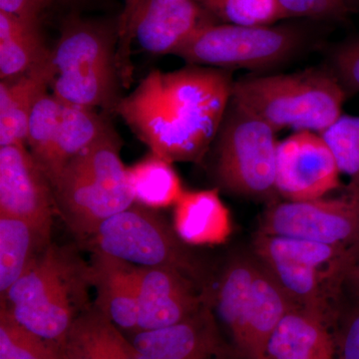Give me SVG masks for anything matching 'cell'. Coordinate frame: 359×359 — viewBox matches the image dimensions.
Here are the masks:
<instances>
[{
  "instance_id": "cell-30",
  "label": "cell",
  "mask_w": 359,
  "mask_h": 359,
  "mask_svg": "<svg viewBox=\"0 0 359 359\" xmlns=\"http://www.w3.org/2000/svg\"><path fill=\"white\" fill-rule=\"evenodd\" d=\"M332 327L334 359H359V302L344 297Z\"/></svg>"
},
{
  "instance_id": "cell-23",
  "label": "cell",
  "mask_w": 359,
  "mask_h": 359,
  "mask_svg": "<svg viewBox=\"0 0 359 359\" xmlns=\"http://www.w3.org/2000/svg\"><path fill=\"white\" fill-rule=\"evenodd\" d=\"M51 244L46 242L27 222L0 215L1 297L25 275L36 257Z\"/></svg>"
},
{
  "instance_id": "cell-6",
  "label": "cell",
  "mask_w": 359,
  "mask_h": 359,
  "mask_svg": "<svg viewBox=\"0 0 359 359\" xmlns=\"http://www.w3.org/2000/svg\"><path fill=\"white\" fill-rule=\"evenodd\" d=\"M118 28L70 16L52 49V94L62 102L113 111L122 80L115 45Z\"/></svg>"
},
{
  "instance_id": "cell-4",
  "label": "cell",
  "mask_w": 359,
  "mask_h": 359,
  "mask_svg": "<svg viewBox=\"0 0 359 359\" xmlns=\"http://www.w3.org/2000/svg\"><path fill=\"white\" fill-rule=\"evenodd\" d=\"M122 141L113 126L72 158L51 184L56 210L82 243L135 204Z\"/></svg>"
},
{
  "instance_id": "cell-15",
  "label": "cell",
  "mask_w": 359,
  "mask_h": 359,
  "mask_svg": "<svg viewBox=\"0 0 359 359\" xmlns=\"http://www.w3.org/2000/svg\"><path fill=\"white\" fill-rule=\"evenodd\" d=\"M137 359H244L219 325L212 304L179 325L132 335Z\"/></svg>"
},
{
  "instance_id": "cell-13",
  "label": "cell",
  "mask_w": 359,
  "mask_h": 359,
  "mask_svg": "<svg viewBox=\"0 0 359 359\" xmlns=\"http://www.w3.org/2000/svg\"><path fill=\"white\" fill-rule=\"evenodd\" d=\"M339 168L330 146L318 132L297 131L278 142L276 185L287 201L325 198L340 185Z\"/></svg>"
},
{
  "instance_id": "cell-3",
  "label": "cell",
  "mask_w": 359,
  "mask_h": 359,
  "mask_svg": "<svg viewBox=\"0 0 359 359\" xmlns=\"http://www.w3.org/2000/svg\"><path fill=\"white\" fill-rule=\"evenodd\" d=\"M294 308L297 304L254 252H237L226 259L214 289L212 309L243 358L266 359L269 337Z\"/></svg>"
},
{
  "instance_id": "cell-8",
  "label": "cell",
  "mask_w": 359,
  "mask_h": 359,
  "mask_svg": "<svg viewBox=\"0 0 359 359\" xmlns=\"http://www.w3.org/2000/svg\"><path fill=\"white\" fill-rule=\"evenodd\" d=\"M83 245L134 266L178 269L208 292L214 290L207 264L156 210L134 204L104 221Z\"/></svg>"
},
{
  "instance_id": "cell-17",
  "label": "cell",
  "mask_w": 359,
  "mask_h": 359,
  "mask_svg": "<svg viewBox=\"0 0 359 359\" xmlns=\"http://www.w3.org/2000/svg\"><path fill=\"white\" fill-rule=\"evenodd\" d=\"M88 264L96 308L122 332L134 334L138 321L137 266L99 252H91Z\"/></svg>"
},
{
  "instance_id": "cell-22",
  "label": "cell",
  "mask_w": 359,
  "mask_h": 359,
  "mask_svg": "<svg viewBox=\"0 0 359 359\" xmlns=\"http://www.w3.org/2000/svg\"><path fill=\"white\" fill-rule=\"evenodd\" d=\"M52 49L45 44L39 23L0 13V78L25 74L48 60Z\"/></svg>"
},
{
  "instance_id": "cell-16",
  "label": "cell",
  "mask_w": 359,
  "mask_h": 359,
  "mask_svg": "<svg viewBox=\"0 0 359 359\" xmlns=\"http://www.w3.org/2000/svg\"><path fill=\"white\" fill-rule=\"evenodd\" d=\"M216 22L198 0H143L132 23L130 42L155 55L173 53L194 32Z\"/></svg>"
},
{
  "instance_id": "cell-34",
  "label": "cell",
  "mask_w": 359,
  "mask_h": 359,
  "mask_svg": "<svg viewBox=\"0 0 359 359\" xmlns=\"http://www.w3.org/2000/svg\"><path fill=\"white\" fill-rule=\"evenodd\" d=\"M51 0H0V13L18 20L39 23L40 18Z\"/></svg>"
},
{
  "instance_id": "cell-27",
  "label": "cell",
  "mask_w": 359,
  "mask_h": 359,
  "mask_svg": "<svg viewBox=\"0 0 359 359\" xmlns=\"http://www.w3.org/2000/svg\"><path fill=\"white\" fill-rule=\"evenodd\" d=\"M0 359H61L58 346L20 325L0 306Z\"/></svg>"
},
{
  "instance_id": "cell-37",
  "label": "cell",
  "mask_w": 359,
  "mask_h": 359,
  "mask_svg": "<svg viewBox=\"0 0 359 359\" xmlns=\"http://www.w3.org/2000/svg\"><path fill=\"white\" fill-rule=\"evenodd\" d=\"M344 1L351 11H353L359 6V0H344Z\"/></svg>"
},
{
  "instance_id": "cell-26",
  "label": "cell",
  "mask_w": 359,
  "mask_h": 359,
  "mask_svg": "<svg viewBox=\"0 0 359 359\" xmlns=\"http://www.w3.org/2000/svg\"><path fill=\"white\" fill-rule=\"evenodd\" d=\"M61 103L47 92L35 105L28 123L26 146L48 177L57 140Z\"/></svg>"
},
{
  "instance_id": "cell-29",
  "label": "cell",
  "mask_w": 359,
  "mask_h": 359,
  "mask_svg": "<svg viewBox=\"0 0 359 359\" xmlns=\"http://www.w3.org/2000/svg\"><path fill=\"white\" fill-rule=\"evenodd\" d=\"M215 20L228 25H273L287 18L278 0H198Z\"/></svg>"
},
{
  "instance_id": "cell-1",
  "label": "cell",
  "mask_w": 359,
  "mask_h": 359,
  "mask_svg": "<svg viewBox=\"0 0 359 359\" xmlns=\"http://www.w3.org/2000/svg\"><path fill=\"white\" fill-rule=\"evenodd\" d=\"M233 84L231 73L219 68L153 70L114 112L150 152L172 164L199 163L218 136Z\"/></svg>"
},
{
  "instance_id": "cell-14",
  "label": "cell",
  "mask_w": 359,
  "mask_h": 359,
  "mask_svg": "<svg viewBox=\"0 0 359 359\" xmlns=\"http://www.w3.org/2000/svg\"><path fill=\"white\" fill-rule=\"evenodd\" d=\"M137 280L138 321L134 334L179 325L212 304L214 292L178 269L137 266Z\"/></svg>"
},
{
  "instance_id": "cell-7",
  "label": "cell",
  "mask_w": 359,
  "mask_h": 359,
  "mask_svg": "<svg viewBox=\"0 0 359 359\" xmlns=\"http://www.w3.org/2000/svg\"><path fill=\"white\" fill-rule=\"evenodd\" d=\"M346 247L257 233L252 252L299 308L334 325L342 299Z\"/></svg>"
},
{
  "instance_id": "cell-33",
  "label": "cell",
  "mask_w": 359,
  "mask_h": 359,
  "mask_svg": "<svg viewBox=\"0 0 359 359\" xmlns=\"http://www.w3.org/2000/svg\"><path fill=\"white\" fill-rule=\"evenodd\" d=\"M143 0H124V7L119 20L117 21L118 39L119 47L117 50L118 65L123 82L128 83L131 78V65H130V53H131V42H130V32L132 23L141 6Z\"/></svg>"
},
{
  "instance_id": "cell-25",
  "label": "cell",
  "mask_w": 359,
  "mask_h": 359,
  "mask_svg": "<svg viewBox=\"0 0 359 359\" xmlns=\"http://www.w3.org/2000/svg\"><path fill=\"white\" fill-rule=\"evenodd\" d=\"M135 204L152 210L175 205L185 191L173 164L150 152L128 167Z\"/></svg>"
},
{
  "instance_id": "cell-36",
  "label": "cell",
  "mask_w": 359,
  "mask_h": 359,
  "mask_svg": "<svg viewBox=\"0 0 359 359\" xmlns=\"http://www.w3.org/2000/svg\"><path fill=\"white\" fill-rule=\"evenodd\" d=\"M346 257L347 268H348L351 264L359 261V231L353 244L349 245L346 249Z\"/></svg>"
},
{
  "instance_id": "cell-12",
  "label": "cell",
  "mask_w": 359,
  "mask_h": 359,
  "mask_svg": "<svg viewBox=\"0 0 359 359\" xmlns=\"http://www.w3.org/2000/svg\"><path fill=\"white\" fill-rule=\"evenodd\" d=\"M55 212L50 181L27 146L0 147V215L27 222L51 243Z\"/></svg>"
},
{
  "instance_id": "cell-24",
  "label": "cell",
  "mask_w": 359,
  "mask_h": 359,
  "mask_svg": "<svg viewBox=\"0 0 359 359\" xmlns=\"http://www.w3.org/2000/svg\"><path fill=\"white\" fill-rule=\"evenodd\" d=\"M61 103L57 140L48 172L51 184L72 158L112 127L95 109Z\"/></svg>"
},
{
  "instance_id": "cell-2",
  "label": "cell",
  "mask_w": 359,
  "mask_h": 359,
  "mask_svg": "<svg viewBox=\"0 0 359 359\" xmlns=\"http://www.w3.org/2000/svg\"><path fill=\"white\" fill-rule=\"evenodd\" d=\"M89 264L70 247L49 245L1 304L23 327L58 344L91 304Z\"/></svg>"
},
{
  "instance_id": "cell-10",
  "label": "cell",
  "mask_w": 359,
  "mask_h": 359,
  "mask_svg": "<svg viewBox=\"0 0 359 359\" xmlns=\"http://www.w3.org/2000/svg\"><path fill=\"white\" fill-rule=\"evenodd\" d=\"M304 41V32L294 26L211 22L194 32L172 55L191 65L264 69L289 60Z\"/></svg>"
},
{
  "instance_id": "cell-9",
  "label": "cell",
  "mask_w": 359,
  "mask_h": 359,
  "mask_svg": "<svg viewBox=\"0 0 359 359\" xmlns=\"http://www.w3.org/2000/svg\"><path fill=\"white\" fill-rule=\"evenodd\" d=\"M276 134L264 120L231 99L217 136L215 176L219 187L240 197L269 204L276 201Z\"/></svg>"
},
{
  "instance_id": "cell-11",
  "label": "cell",
  "mask_w": 359,
  "mask_h": 359,
  "mask_svg": "<svg viewBox=\"0 0 359 359\" xmlns=\"http://www.w3.org/2000/svg\"><path fill=\"white\" fill-rule=\"evenodd\" d=\"M359 231V198L269 203L259 233L348 248Z\"/></svg>"
},
{
  "instance_id": "cell-21",
  "label": "cell",
  "mask_w": 359,
  "mask_h": 359,
  "mask_svg": "<svg viewBox=\"0 0 359 359\" xmlns=\"http://www.w3.org/2000/svg\"><path fill=\"white\" fill-rule=\"evenodd\" d=\"M173 226L186 244H222L231 231L230 212L217 189L185 191L175 205Z\"/></svg>"
},
{
  "instance_id": "cell-5",
  "label": "cell",
  "mask_w": 359,
  "mask_h": 359,
  "mask_svg": "<svg viewBox=\"0 0 359 359\" xmlns=\"http://www.w3.org/2000/svg\"><path fill=\"white\" fill-rule=\"evenodd\" d=\"M347 96L330 68L290 74L250 76L233 81L231 100L264 120L276 133L283 129L323 133L342 115Z\"/></svg>"
},
{
  "instance_id": "cell-32",
  "label": "cell",
  "mask_w": 359,
  "mask_h": 359,
  "mask_svg": "<svg viewBox=\"0 0 359 359\" xmlns=\"http://www.w3.org/2000/svg\"><path fill=\"white\" fill-rule=\"evenodd\" d=\"M330 69L347 97L359 93V37L342 42L334 49Z\"/></svg>"
},
{
  "instance_id": "cell-28",
  "label": "cell",
  "mask_w": 359,
  "mask_h": 359,
  "mask_svg": "<svg viewBox=\"0 0 359 359\" xmlns=\"http://www.w3.org/2000/svg\"><path fill=\"white\" fill-rule=\"evenodd\" d=\"M320 134L349 180L346 193L359 198V116L342 114Z\"/></svg>"
},
{
  "instance_id": "cell-19",
  "label": "cell",
  "mask_w": 359,
  "mask_h": 359,
  "mask_svg": "<svg viewBox=\"0 0 359 359\" xmlns=\"http://www.w3.org/2000/svg\"><path fill=\"white\" fill-rule=\"evenodd\" d=\"M52 78L50 56L25 74L0 81V147L26 145L30 116Z\"/></svg>"
},
{
  "instance_id": "cell-31",
  "label": "cell",
  "mask_w": 359,
  "mask_h": 359,
  "mask_svg": "<svg viewBox=\"0 0 359 359\" xmlns=\"http://www.w3.org/2000/svg\"><path fill=\"white\" fill-rule=\"evenodd\" d=\"M289 18H306L316 20L339 21L351 13L344 0H278Z\"/></svg>"
},
{
  "instance_id": "cell-18",
  "label": "cell",
  "mask_w": 359,
  "mask_h": 359,
  "mask_svg": "<svg viewBox=\"0 0 359 359\" xmlns=\"http://www.w3.org/2000/svg\"><path fill=\"white\" fill-rule=\"evenodd\" d=\"M332 323L302 308L290 309L269 337L266 359H334Z\"/></svg>"
},
{
  "instance_id": "cell-35",
  "label": "cell",
  "mask_w": 359,
  "mask_h": 359,
  "mask_svg": "<svg viewBox=\"0 0 359 359\" xmlns=\"http://www.w3.org/2000/svg\"><path fill=\"white\" fill-rule=\"evenodd\" d=\"M342 297L349 301L359 302V261L346 269L342 287Z\"/></svg>"
},
{
  "instance_id": "cell-20",
  "label": "cell",
  "mask_w": 359,
  "mask_h": 359,
  "mask_svg": "<svg viewBox=\"0 0 359 359\" xmlns=\"http://www.w3.org/2000/svg\"><path fill=\"white\" fill-rule=\"evenodd\" d=\"M61 359H137L131 339L92 304L57 344Z\"/></svg>"
}]
</instances>
